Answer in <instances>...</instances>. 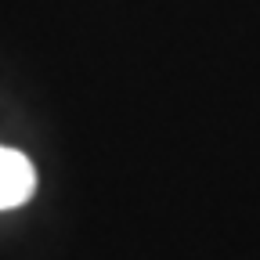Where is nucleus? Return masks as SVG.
Returning a JSON list of instances; mask_svg holds the SVG:
<instances>
[{
    "label": "nucleus",
    "mask_w": 260,
    "mask_h": 260,
    "mask_svg": "<svg viewBox=\"0 0 260 260\" xmlns=\"http://www.w3.org/2000/svg\"><path fill=\"white\" fill-rule=\"evenodd\" d=\"M32 188H37L32 162H29L22 152L0 145V210L22 206L29 195H32Z\"/></svg>",
    "instance_id": "1"
}]
</instances>
